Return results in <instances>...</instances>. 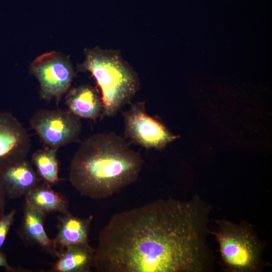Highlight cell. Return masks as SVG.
Instances as JSON below:
<instances>
[{
	"label": "cell",
	"instance_id": "obj_1",
	"mask_svg": "<svg viewBox=\"0 0 272 272\" xmlns=\"http://www.w3.org/2000/svg\"><path fill=\"white\" fill-rule=\"evenodd\" d=\"M211 206L159 199L115 214L99 232L97 272H202L210 269L207 245Z\"/></svg>",
	"mask_w": 272,
	"mask_h": 272
},
{
	"label": "cell",
	"instance_id": "obj_2",
	"mask_svg": "<svg viewBox=\"0 0 272 272\" xmlns=\"http://www.w3.org/2000/svg\"><path fill=\"white\" fill-rule=\"evenodd\" d=\"M144 160L121 137L101 133L84 141L70 164L69 180L83 196L107 198L137 180Z\"/></svg>",
	"mask_w": 272,
	"mask_h": 272
},
{
	"label": "cell",
	"instance_id": "obj_3",
	"mask_svg": "<svg viewBox=\"0 0 272 272\" xmlns=\"http://www.w3.org/2000/svg\"><path fill=\"white\" fill-rule=\"evenodd\" d=\"M80 68L90 72L96 81L105 116L115 115L130 102L139 89L135 72L116 51L97 48L88 50Z\"/></svg>",
	"mask_w": 272,
	"mask_h": 272
},
{
	"label": "cell",
	"instance_id": "obj_4",
	"mask_svg": "<svg viewBox=\"0 0 272 272\" xmlns=\"http://www.w3.org/2000/svg\"><path fill=\"white\" fill-rule=\"evenodd\" d=\"M216 227L210 231L218 243L225 269L230 272H256L266 263L262 254L265 243L262 242L250 224H237L223 219L216 220Z\"/></svg>",
	"mask_w": 272,
	"mask_h": 272
},
{
	"label": "cell",
	"instance_id": "obj_5",
	"mask_svg": "<svg viewBox=\"0 0 272 272\" xmlns=\"http://www.w3.org/2000/svg\"><path fill=\"white\" fill-rule=\"evenodd\" d=\"M30 124L47 147L57 149L77 140L82 130L80 117L60 109L39 110Z\"/></svg>",
	"mask_w": 272,
	"mask_h": 272
},
{
	"label": "cell",
	"instance_id": "obj_6",
	"mask_svg": "<svg viewBox=\"0 0 272 272\" xmlns=\"http://www.w3.org/2000/svg\"><path fill=\"white\" fill-rule=\"evenodd\" d=\"M31 71L39 83L42 98L57 101L69 89L74 77L69 60L54 51L37 57L31 65Z\"/></svg>",
	"mask_w": 272,
	"mask_h": 272
},
{
	"label": "cell",
	"instance_id": "obj_7",
	"mask_svg": "<svg viewBox=\"0 0 272 272\" xmlns=\"http://www.w3.org/2000/svg\"><path fill=\"white\" fill-rule=\"evenodd\" d=\"M123 116L125 137L143 148L160 149L176 138L147 112L144 102L132 104Z\"/></svg>",
	"mask_w": 272,
	"mask_h": 272
},
{
	"label": "cell",
	"instance_id": "obj_8",
	"mask_svg": "<svg viewBox=\"0 0 272 272\" xmlns=\"http://www.w3.org/2000/svg\"><path fill=\"white\" fill-rule=\"evenodd\" d=\"M31 140L22 123L10 112H0V172L26 159Z\"/></svg>",
	"mask_w": 272,
	"mask_h": 272
},
{
	"label": "cell",
	"instance_id": "obj_9",
	"mask_svg": "<svg viewBox=\"0 0 272 272\" xmlns=\"http://www.w3.org/2000/svg\"><path fill=\"white\" fill-rule=\"evenodd\" d=\"M42 181L26 159L17 161L0 172V187L11 199L25 196Z\"/></svg>",
	"mask_w": 272,
	"mask_h": 272
},
{
	"label": "cell",
	"instance_id": "obj_10",
	"mask_svg": "<svg viewBox=\"0 0 272 272\" xmlns=\"http://www.w3.org/2000/svg\"><path fill=\"white\" fill-rule=\"evenodd\" d=\"M46 216L25 203L18 235L26 245H37L47 253L57 257L59 251L53 239L48 237L44 229Z\"/></svg>",
	"mask_w": 272,
	"mask_h": 272
},
{
	"label": "cell",
	"instance_id": "obj_11",
	"mask_svg": "<svg viewBox=\"0 0 272 272\" xmlns=\"http://www.w3.org/2000/svg\"><path fill=\"white\" fill-rule=\"evenodd\" d=\"M93 216L82 218L70 212L58 217L57 233L54 242L58 250L73 244H89V235Z\"/></svg>",
	"mask_w": 272,
	"mask_h": 272
},
{
	"label": "cell",
	"instance_id": "obj_12",
	"mask_svg": "<svg viewBox=\"0 0 272 272\" xmlns=\"http://www.w3.org/2000/svg\"><path fill=\"white\" fill-rule=\"evenodd\" d=\"M95 249L89 244H73L60 251L50 271L89 272L94 266Z\"/></svg>",
	"mask_w": 272,
	"mask_h": 272
},
{
	"label": "cell",
	"instance_id": "obj_13",
	"mask_svg": "<svg viewBox=\"0 0 272 272\" xmlns=\"http://www.w3.org/2000/svg\"><path fill=\"white\" fill-rule=\"evenodd\" d=\"M24 197L25 203L46 216L53 212L64 214L69 212L66 197L54 190L50 184L44 181L37 184Z\"/></svg>",
	"mask_w": 272,
	"mask_h": 272
},
{
	"label": "cell",
	"instance_id": "obj_14",
	"mask_svg": "<svg viewBox=\"0 0 272 272\" xmlns=\"http://www.w3.org/2000/svg\"><path fill=\"white\" fill-rule=\"evenodd\" d=\"M65 101L69 110L79 117L96 119L103 112L101 98L88 85L70 90Z\"/></svg>",
	"mask_w": 272,
	"mask_h": 272
},
{
	"label": "cell",
	"instance_id": "obj_15",
	"mask_svg": "<svg viewBox=\"0 0 272 272\" xmlns=\"http://www.w3.org/2000/svg\"><path fill=\"white\" fill-rule=\"evenodd\" d=\"M57 149L46 147L35 152L32 156L31 162L35 171L41 180L50 185L58 183V161Z\"/></svg>",
	"mask_w": 272,
	"mask_h": 272
},
{
	"label": "cell",
	"instance_id": "obj_16",
	"mask_svg": "<svg viewBox=\"0 0 272 272\" xmlns=\"http://www.w3.org/2000/svg\"><path fill=\"white\" fill-rule=\"evenodd\" d=\"M16 211L12 210L8 214L0 216V249L3 247L10 229L14 222Z\"/></svg>",
	"mask_w": 272,
	"mask_h": 272
},
{
	"label": "cell",
	"instance_id": "obj_17",
	"mask_svg": "<svg viewBox=\"0 0 272 272\" xmlns=\"http://www.w3.org/2000/svg\"><path fill=\"white\" fill-rule=\"evenodd\" d=\"M0 267H4L8 271H15V269L9 264L6 255L2 252H0Z\"/></svg>",
	"mask_w": 272,
	"mask_h": 272
},
{
	"label": "cell",
	"instance_id": "obj_18",
	"mask_svg": "<svg viewBox=\"0 0 272 272\" xmlns=\"http://www.w3.org/2000/svg\"><path fill=\"white\" fill-rule=\"evenodd\" d=\"M6 195L0 187V216L4 213L6 206Z\"/></svg>",
	"mask_w": 272,
	"mask_h": 272
}]
</instances>
